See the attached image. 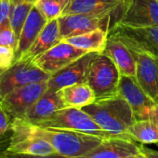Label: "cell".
Instances as JSON below:
<instances>
[{"label":"cell","mask_w":158,"mask_h":158,"mask_svg":"<svg viewBox=\"0 0 158 158\" xmlns=\"http://www.w3.org/2000/svg\"><path fill=\"white\" fill-rule=\"evenodd\" d=\"M83 110L106 132L118 138L131 139L127 130L136 118L130 105L120 95L95 101Z\"/></svg>","instance_id":"obj_1"},{"label":"cell","mask_w":158,"mask_h":158,"mask_svg":"<svg viewBox=\"0 0 158 158\" xmlns=\"http://www.w3.org/2000/svg\"><path fill=\"white\" fill-rule=\"evenodd\" d=\"M31 125L33 131L37 136L47 139L53 146L57 154L66 158H75L84 155L104 139L86 133Z\"/></svg>","instance_id":"obj_2"},{"label":"cell","mask_w":158,"mask_h":158,"mask_svg":"<svg viewBox=\"0 0 158 158\" xmlns=\"http://www.w3.org/2000/svg\"><path fill=\"white\" fill-rule=\"evenodd\" d=\"M121 74L113 60L99 53L91 62L87 84L95 93L96 101L119 96Z\"/></svg>","instance_id":"obj_3"},{"label":"cell","mask_w":158,"mask_h":158,"mask_svg":"<svg viewBox=\"0 0 158 158\" xmlns=\"http://www.w3.org/2000/svg\"><path fill=\"white\" fill-rule=\"evenodd\" d=\"M35 126L47 128L81 132L100 137L102 139L118 138L103 130L89 114H87L83 109L78 108H63L53 114L47 120Z\"/></svg>","instance_id":"obj_4"},{"label":"cell","mask_w":158,"mask_h":158,"mask_svg":"<svg viewBox=\"0 0 158 158\" xmlns=\"http://www.w3.org/2000/svg\"><path fill=\"white\" fill-rule=\"evenodd\" d=\"M109 37L121 41L135 53L158 60V25L132 27L116 22L109 29Z\"/></svg>","instance_id":"obj_5"},{"label":"cell","mask_w":158,"mask_h":158,"mask_svg":"<svg viewBox=\"0 0 158 158\" xmlns=\"http://www.w3.org/2000/svg\"><path fill=\"white\" fill-rule=\"evenodd\" d=\"M9 152L32 155H54L57 154L53 146L45 139L37 136L32 129L31 123L15 118L11 121Z\"/></svg>","instance_id":"obj_6"},{"label":"cell","mask_w":158,"mask_h":158,"mask_svg":"<svg viewBox=\"0 0 158 158\" xmlns=\"http://www.w3.org/2000/svg\"><path fill=\"white\" fill-rule=\"evenodd\" d=\"M51 75L39 69L31 60H17L0 71V102L12 90L32 83L48 81Z\"/></svg>","instance_id":"obj_7"},{"label":"cell","mask_w":158,"mask_h":158,"mask_svg":"<svg viewBox=\"0 0 158 158\" xmlns=\"http://www.w3.org/2000/svg\"><path fill=\"white\" fill-rule=\"evenodd\" d=\"M48 89V81L20 87L4 97L0 102V107L8 114L11 121L15 118H21Z\"/></svg>","instance_id":"obj_8"},{"label":"cell","mask_w":158,"mask_h":158,"mask_svg":"<svg viewBox=\"0 0 158 158\" xmlns=\"http://www.w3.org/2000/svg\"><path fill=\"white\" fill-rule=\"evenodd\" d=\"M87 53L89 52L86 50L75 48L65 41H60L43 54L35 58L33 62L39 69L52 75Z\"/></svg>","instance_id":"obj_9"},{"label":"cell","mask_w":158,"mask_h":158,"mask_svg":"<svg viewBox=\"0 0 158 158\" xmlns=\"http://www.w3.org/2000/svg\"><path fill=\"white\" fill-rule=\"evenodd\" d=\"M117 22L132 27L158 25V2L156 0H126Z\"/></svg>","instance_id":"obj_10"},{"label":"cell","mask_w":158,"mask_h":158,"mask_svg":"<svg viewBox=\"0 0 158 158\" xmlns=\"http://www.w3.org/2000/svg\"><path fill=\"white\" fill-rule=\"evenodd\" d=\"M98 52H89L53 73L48 80V89L60 90L68 86L87 83L90 65Z\"/></svg>","instance_id":"obj_11"},{"label":"cell","mask_w":158,"mask_h":158,"mask_svg":"<svg viewBox=\"0 0 158 158\" xmlns=\"http://www.w3.org/2000/svg\"><path fill=\"white\" fill-rule=\"evenodd\" d=\"M111 17L109 15L68 14L60 16L59 21L61 40L82 35L98 28L110 29Z\"/></svg>","instance_id":"obj_12"},{"label":"cell","mask_w":158,"mask_h":158,"mask_svg":"<svg viewBox=\"0 0 158 158\" xmlns=\"http://www.w3.org/2000/svg\"><path fill=\"white\" fill-rule=\"evenodd\" d=\"M143 146L123 138L104 139L97 147L75 158H126L142 152Z\"/></svg>","instance_id":"obj_13"},{"label":"cell","mask_w":158,"mask_h":158,"mask_svg":"<svg viewBox=\"0 0 158 158\" xmlns=\"http://www.w3.org/2000/svg\"><path fill=\"white\" fill-rule=\"evenodd\" d=\"M136 79L144 92L158 104V60L146 54L135 53Z\"/></svg>","instance_id":"obj_14"},{"label":"cell","mask_w":158,"mask_h":158,"mask_svg":"<svg viewBox=\"0 0 158 158\" xmlns=\"http://www.w3.org/2000/svg\"><path fill=\"white\" fill-rule=\"evenodd\" d=\"M119 95L130 105L136 120L139 119L150 107L156 104L144 92L135 76L121 75L119 82Z\"/></svg>","instance_id":"obj_15"},{"label":"cell","mask_w":158,"mask_h":158,"mask_svg":"<svg viewBox=\"0 0 158 158\" xmlns=\"http://www.w3.org/2000/svg\"><path fill=\"white\" fill-rule=\"evenodd\" d=\"M63 108L66 107L61 99L60 90L48 89L21 118L33 125H38Z\"/></svg>","instance_id":"obj_16"},{"label":"cell","mask_w":158,"mask_h":158,"mask_svg":"<svg viewBox=\"0 0 158 158\" xmlns=\"http://www.w3.org/2000/svg\"><path fill=\"white\" fill-rule=\"evenodd\" d=\"M126 0H73L63 10L62 15L90 14L109 15L122 10Z\"/></svg>","instance_id":"obj_17"},{"label":"cell","mask_w":158,"mask_h":158,"mask_svg":"<svg viewBox=\"0 0 158 158\" xmlns=\"http://www.w3.org/2000/svg\"><path fill=\"white\" fill-rule=\"evenodd\" d=\"M47 23L48 21L46 18L42 15L39 10L34 6L28 14L20 35L17 48L15 49V60H20L31 48Z\"/></svg>","instance_id":"obj_18"},{"label":"cell","mask_w":158,"mask_h":158,"mask_svg":"<svg viewBox=\"0 0 158 158\" xmlns=\"http://www.w3.org/2000/svg\"><path fill=\"white\" fill-rule=\"evenodd\" d=\"M102 53L113 60L121 75H136V59L134 52L121 41L108 36Z\"/></svg>","instance_id":"obj_19"},{"label":"cell","mask_w":158,"mask_h":158,"mask_svg":"<svg viewBox=\"0 0 158 158\" xmlns=\"http://www.w3.org/2000/svg\"><path fill=\"white\" fill-rule=\"evenodd\" d=\"M61 41L58 19L47 23L31 48L20 60H31L43 54Z\"/></svg>","instance_id":"obj_20"},{"label":"cell","mask_w":158,"mask_h":158,"mask_svg":"<svg viewBox=\"0 0 158 158\" xmlns=\"http://www.w3.org/2000/svg\"><path fill=\"white\" fill-rule=\"evenodd\" d=\"M65 107L83 109L96 101L92 89L87 83H78L60 89Z\"/></svg>","instance_id":"obj_21"},{"label":"cell","mask_w":158,"mask_h":158,"mask_svg":"<svg viewBox=\"0 0 158 158\" xmlns=\"http://www.w3.org/2000/svg\"><path fill=\"white\" fill-rule=\"evenodd\" d=\"M109 36V29L98 28L90 32L72 36L61 41H65L75 48L86 50L88 52L102 53Z\"/></svg>","instance_id":"obj_22"},{"label":"cell","mask_w":158,"mask_h":158,"mask_svg":"<svg viewBox=\"0 0 158 158\" xmlns=\"http://www.w3.org/2000/svg\"><path fill=\"white\" fill-rule=\"evenodd\" d=\"M130 139L141 144H158V123L150 119H138L127 130Z\"/></svg>","instance_id":"obj_23"},{"label":"cell","mask_w":158,"mask_h":158,"mask_svg":"<svg viewBox=\"0 0 158 158\" xmlns=\"http://www.w3.org/2000/svg\"><path fill=\"white\" fill-rule=\"evenodd\" d=\"M34 6L35 2L33 0H17V1L11 3L10 23L14 30L18 40L28 14Z\"/></svg>","instance_id":"obj_24"},{"label":"cell","mask_w":158,"mask_h":158,"mask_svg":"<svg viewBox=\"0 0 158 158\" xmlns=\"http://www.w3.org/2000/svg\"><path fill=\"white\" fill-rule=\"evenodd\" d=\"M35 6L39 10L48 22L62 16L63 7L57 0H36Z\"/></svg>","instance_id":"obj_25"},{"label":"cell","mask_w":158,"mask_h":158,"mask_svg":"<svg viewBox=\"0 0 158 158\" xmlns=\"http://www.w3.org/2000/svg\"><path fill=\"white\" fill-rule=\"evenodd\" d=\"M17 44H18V38L10 23L0 30V46L10 47L15 50L17 48Z\"/></svg>","instance_id":"obj_26"},{"label":"cell","mask_w":158,"mask_h":158,"mask_svg":"<svg viewBox=\"0 0 158 158\" xmlns=\"http://www.w3.org/2000/svg\"><path fill=\"white\" fill-rule=\"evenodd\" d=\"M15 50L10 47L0 46V71L10 67L15 61Z\"/></svg>","instance_id":"obj_27"},{"label":"cell","mask_w":158,"mask_h":158,"mask_svg":"<svg viewBox=\"0 0 158 158\" xmlns=\"http://www.w3.org/2000/svg\"><path fill=\"white\" fill-rule=\"evenodd\" d=\"M10 0H0V30L10 24Z\"/></svg>","instance_id":"obj_28"},{"label":"cell","mask_w":158,"mask_h":158,"mask_svg":"<svg viewBox=\"0 0 158 158\" xmlns=\"http://www.w3.org/2000/svg\"><path fill=\"white\" fill-rule=\"evenodd\" d=\"M0 158H66L60 156L59 154L54 155H48V156H41V155H32V154H23V153H15L9 152L7 150L0 152Z\"/></svg>","instance_id":"obj_29"},{"label":"cell","mask_w":158,"mask_h":158,"mask_svg":"<svg viewBox=\"0 0 158 158\" xmlns=\"http://www.w3.org/2000/svg\"><path fill=\"white\" fill-rule=\"evenodd\" d=\"M11 127V119L8 115V114L0 107V137L4 135L6 132L10 130Z\"/></svg>","instance_id":"obj_30"},{"label":"cell","mask_w":158,"mask_h":158,"mask_svg":"<svg viewBox=\"0 0 158 158\" xmlns=\"http://www.w3.org/2000/svg\"><path fill=\"white\" fill-rule=\"evenodd\" d=\"M139 119H150L158 123V104H154L150 107Z\"/></svg>","instance_id":"obj_31"},{"label":"cell","mask_w":158,"mask_h":158,"mask_svg":"<svg viewBox=\"0 0 158 158\" xmlns=\"http://www.w3.org/2000/svg\"><path fill=\"white\" fill-rule=\"evenodd\" d=\"M142 150L151 158H158V151H155V150H152V149H149V148H146L144 146H143Z\"/></svg>","instance_id":"obj_32"},{"label":"cell","mask_w":158,"mask_h":158,"mask_svg":"<svg viewBox=\"0 0 158 158\" xmlns=\"http://www.w3.org/2000/svg\"><path fill=\"white\" fill-rule=\"evenodd\" d=\"M126 158H151V157H150V156H148V155L143 152V150H142V152H139V153H138V154L130 155V156L126 157Z\"/></svg>","instance_id":"obj_33"},{"label":"cell","mask_w":158,"mask_h":158,"mask_svg":"<svg viewBox=\"0 0 158 158\" xmlns=\"http://www.w3.org/2000/svg\"><path fill=\"white\" fill-rule=\"evenodd\" d=\"M57 1H58L59 3H60L61 6L63 7V9L65 10V9L73 1V0H57Z\"/></svg>","instance_id":"obj_34"},{"label":"cell","mask_w":158,"mask_h":158,"mask_svg":"<svg viewBox=\"0 0 158 158\" xmlns=\"http://www.w3.org/2000/svg\"><path fill=\"white\" fill-rule=\"evenodd\" d=\"M15 1H17V0H10V2H11V3H13V2H15Z\"/></svg>","instance_id":"obj_35"},{"label":"cell","mask_w":158,"mask_h":158,"mask_svg":"<svg viewBox=\"0 0 158 158\" xmlns=\"http://www.w3.org/2000/svg\"><path fill=\"white\" fill-rule=\"evenodd\" d=\"M33 1H34V2H35V1H36V0H33Z\"/></svg>","instance_id":"obj_36"},{"label":"cell","mask_w":158,"mask_h":158,"mask_svg":"<svg viewBox=\"0 0 158 158\" xmlns=\"http://www.w3.org/2000/svg\"><path fill=\"white\" fill-rule=\"evenodd\" d=\"M156 1H157V2H158V0H156Z\"/></svg>","instance_id":"obj_37"},{"label":"cell","mask_w":158,"mask_h":158,"mask_svg":"<svg viewBox=\"0 0 158 158\" xmlns=\"http://www.w3.org/2000/svg\"><path fill=\"white\" fill-rule=\"evenodd\" d=\"M0 152H1V151H0Z\"/></svg>","instance_id":"obj_38"}]
</instances>
